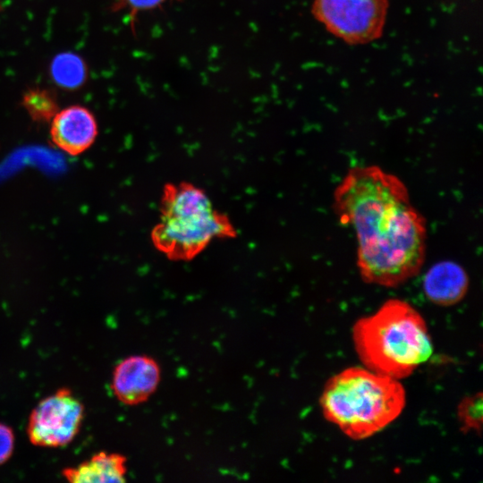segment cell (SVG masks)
<instances>
[{"label": "cell", "instance_id": "obj_13", "mask_svg": "<svg viewBox=\"0 0 483 483\" xmlns=\"http://www.w3.org/2000/svg\"><path fill=\"white\" fill-rule=\"evenodd\" d=\"M482 393L467 396L462 400L457 409V417L462 432H481Z\"/></svg>", "mask_w": 483, "mask_h": 483}, {"label": "cell", "instance_id": "obj_14", "mask_svg": "<svg viewBox=\"0 0 483 483\" xmlns=\"http://www.w3.org/2000/svg\"><path fill=\"white\" fill-rule=\"evenodd\" d=\"M14 434L8 425L0 423V464L7 462L14 449Z\"/></svg>", "mask_w": 483, "mask_h": 483}, {"label": "cell", "instance_id": "obj_8", "mask_svg": "<svg viewBox=\"0 0 483 483\" xmlns=\"http://www.w3.org/2000/svg\"><path fill=\"white\" fill-rule=\"evenodd\" d=\"M50 135L55 146L75 156L93 144L97 135V124L89 109L72 106L57 111L52 118Z\"/></svg>", "mask_w": 483, "mask_h": 483}, {"label": "cell", "instance_id": "obj_1", "mask_svg": "<svg viewBox=\"0 0 483 483\" xmlns=\"http://www.w3.org/2000/svg\"><path fill=\"white\" fill-rule=\"evenodd\" d=\"M334 210L352 227L361 278L399 286L421 269L427 228L405 184L377 165L351 168L334 191Z\"/></svg>", "mask_w": 483, "mask_h": 483}, {"label": "cell", "instance_id": "obj_4", "mask_svg": "<svg viewBox=\"0 0 483 483\" xmlns=\"http://www.w3.org/2000/svg\"><path fill=\"white\" fill-rule=\"evenodd\" d=\"M236 235L230 218L215 208L203 189L187 182L165 184L150 239L168 259L190 261L213 241Z\"/></svg>", "mask_w": 483, "mask_h": 483}, {"label": "cell", "instance_id": "obj_6", "mask_svg": "<svg viewBox=\"0 0 483 483\" xmlns=\"http://www.w3.org/2000/svg\"><path fill=\"white\" fill-rule=\"evenodd\" d=\"M83 418L82 402L71 389L62 387L31 411L27 424L29 440L41 447L65 446L79 433Z\"/></svg>", "mask_w": 483, "mask_h": 483}, {"label": "cell", "instance_id": "obj_3", "mask_svg": "<svg viewBox=\"0 0 483 483\" xmlns=\"http://www.w3.org/2000/svg\"><path fill=\"white\" fill-rule=\"evenodd\" d=\"M405 390L394 378L349 368L326 383L319 403L326 420L353 440L372 436L402 412Z\"/></svg>", "mask_w": 483, "mask_h": 483}, {"label": "cell", "instance_id": "obj_7", "mask_svg": "<svg viewBox=\"0 0 483 483\" xmlns=\"http://www.w3.org/2000/svg\"><path fill=\"white\" fill-rule=\"evenodd\" d=\"M160 381L158 362L151 356L135 354L115 366L111 388L120 402L133 406L147 402L157 390Z\"/></svg>", "mask_w": 483, "mask_h": 483}, {"label": "cell", "instance_id": "obj_10", "mask_svg": "<svg viewBox=\"0 0 483 483\" xmlns=\"http://www.w3.org/2000/svg\"><path fill=\"white\" fill-rule=\"evenodd\" d=\"M126 464L124 455L101 451L77 466L64 469L62 475L66 480L75 483L124 482Z\"/></svg>", "mask_w": 483, "mask_h": 483}, {"label": "cell", "instance_id": "obj_9", "mask_svg": "<svg viewBox=\"0 0 483 483\" xmlns=\"http://www.w3.org/2000/svg\"><path fill=\"white\" fill-rule=\"evenodd\" d=\"M469 289L466 271L456 262L444 260L434 264L423 278V291L434 304L448 307L460 302Z\"/></svg>", "mask_w": 483, "mask_h": 483}, {"label": "cell", "instance_id": "obj_2", "mask_svg": "<svg viewBox=\"0 0 483 483\" xmlns=\"http://www.w3.org/2000/svg\"><path fill=\"white\" fill-rule=\"evenodd\" d=\"M355 351L366 368L394 379L411 376L432 354L427 324L410 303L391 299L352 328Z\"/></svg>", "mask_w": 483, "mask_h": 483}, {"label": "cell", "instance_id": "obj_12", "mask_svg": "<svg viewBox=\"0 0 483 483\" xmlns=\"http://www.w3.org/2000/svg\"><path fill=\"white\" fill-rule=\"evenodd\" d=\"M22 105L30 117L37 122H48L58 111L55 97L47 89L34 88L26 91Z\"/></svg>", "mask_w": 483, "mask_h": 483}, {"label": "cell", "instance_id": "obj_15", "mask_svg": "<svg viewBox=\"0 0 483 483\" xmlns=\"http://www.w3.org/2000/svg\"><path fill=\"white\" fill-rule=\"evenodd\" d=\"M166 0H123L122 4L129 9L131 17V20L132 21L138 13L153 10L160 6Z\"/></svg>", "mask_w": 483, "mask_h": 483}, {"label": "cell", "instance_id": "obj_11", "mask_svg": "<svg viewBox=\"0 0 483 483\" xmlns=\"http://www.w3.org/2000/svg\"><path fill=\"white\" fill-rule=\"evenodd\" d=\"M54 81L63 89H75L86 80L88 71L84 61L76 54L57 55L50 65Z\"/></svg>", "mask_w": 483, "mask_h": 483}, {"label": "cell", "instance_id": "obj_5", "mask_svg": "<svg viewBox=\"0 0 483 483\" xmlns=\"http://www.w3.org/2000/svg\"><path fill=\"white\" fill-rule=\"evenodd\" d=\"M387 0H314L312 13L326 29L348 44H364L383 31Z\"/></svg>", "mask_w": 483, "mask_h": 483}]
</instances>
